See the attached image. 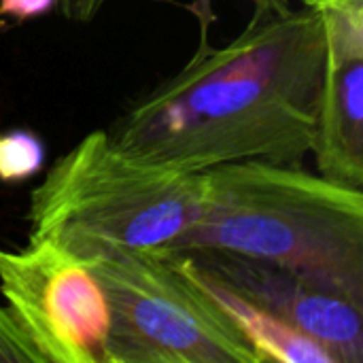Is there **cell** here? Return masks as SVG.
Listing matches in <instances>:
<instances>
[{
  "instance_id": "obj_13",
  "label": "cell",
  "mask_w": 363,
  "mask_h": 363,
  "mask_svg": "<svg viewBox=\"0 0 363 363\" xmlns=\"http://www.w3.org/2000/svg\"><path fill=\"white\" fill-rule=\"evenodd\" d=\"M304 6L317 13L334 11L353 17H363V0H304Z\"/></svg>"
},
{
  "instance_id": "obj_11",
  "label": "cell",
  "mask_w": 363,
  "mask_h": 363,
  "mask_svg": "<svg viewBox=\"0 0 363 363\" xmlns=\"http://www.w3.org/2000/svg\"><path fill=\"white\" fill-rule=\"evenodd\" d=\"M108 0H60V9L64 17L72 21H91L98 11L106 4ZM253 9H272V11H289V0H249Z\"/></svg>"
},
{
  "instance_id": "obj_9",
  "label": "cell",
  "mask_w": 363,
  "mask_h": 363,
  "mask_svg": "<svg viewBox=\"0 0 363 363\" xmlns=\"http://www.w3.org/2000/svg\"><path fill=\"white\" fill-rule=\"evenodd\" d=\"M43 164L45 145L34 132L26 128L0 132V183H23L36 177Z\"/></svg>"
},
{
  "instance_id": "obj_2",
  "label": "cell",
  "mask_w": 363,
  "mask_h": 363,
  "mask_svg": "<svg viewBox=\"0 0 363 363\" xmlns=\"http://www.w3.org/2000/svg\"><path fill=\"white\" fill-rule=\"evenodd\" d=\"M215 249L298 272L363 306V189L300 164L202 172L200 217L170 249Z\"/></svg>"
},
{
  "instance_id": "obj_3",
  "label": "cell",
  "mask_w": 363,
  "mask_h": 363,
  "mask_svg": "<svg viewBox=\"0 0 363 363\" xmlns=\"http://www.w3.org/2000/svg\"><path fill=\"white\" fill-rule=\"evenodd\" d=\"M202 172L132 153L94 130L30 196V240L89 262L108 251H170L200 217Z\"/></svg>"
},
{
  "instance_id": "obj_8",
  "label": "cell",
  "mask_w": 363,
  "mask_h": 363,
  "mask_svg": "<svg viewBox=\"0 0 363 363\" xmlns=\"http://www.w3.org/2000/svg\"><path fill=\"white\" fill-rule=\"evenodd\" d=\"M177 255V253H174ZM189 274L217 300V304L228 313L234 325L249 340L259 363H336L334 357L315 340L283 323L274 315L245 300L230 287L217 283L208 274L194 268L185 257L177 255Z\"/></svg>"
},
{
  "instance_id": "obj_10",
  "label": "cell",
  "mask_w": 363,
  "mask_h": 363,
  "mask_svg": "<svg viewBox=\"0 0 363 363\" xmlns=\"http://www.w3.org/2000/svg\"><path fill=\"white\" fill-rule=\"evenodd\" d=\"M0 363H43L9 308L0 306Z\"/></svg>"
},
{
  "instance_id": "obj_7",
  "label": "cell",
  "mask_w": 363,
  "mask_h": 363,
  "mask_svg": "<svg viewBox=\"0 0 363 363\" xmlns=\"http://www.w3.org/2000/svg\"><path fill=\"white\" fill-rule=\"evenodd\" d=\"M325 30V62L317 134L319 174L363 189V17L319 13Z\"/></svg>"
},
{
  "instance_id": "obj_4",
  "label": "cell",
  "mask_w": 363,
  "mask_h": 363,
  "mask_svg": "<svg viewBox=\"0 0 363 363\" xmlns=\"http://www.w3.org/2000/svg\"><path fill=\"white\" fill-rule=\"evenodd\" d=\"M87 264L111 315L102 363H259L174 253L108 251Z\"/></svg>"
},
{
  "instance_id": "obj_6",
  "label": "cell",
  "mask_w": 363,
  "mask_h": 363,
  "mask_svg": "<svg viewBox=\"0 0 363 363\" xmlns=\"http://www.w3.org/2000/svg\"><path fill=\"white\" fill-rule=\"evenodd\" d=\"M321 345L336 363L363 362V306L281 266L215 249L170 251Z\"/></svg>"
},
{
  "instance_id": "obj_1",
  "label": "cell",
  "mask_w": 363,
  "mask_h": 363,
  "mask_svg": "<svg viewBox=\"0 0 363 363\" xmlns=\"http://www.w3.org/2000/svg\"><path fill=\"white\" fill-rule=\"evenodd\" d=\"M200 43L189 62L134 98L106 130L132 153L204 172L230 162L300 164L317 134L325 30L313 9H255L228 45Z\"/></svg>"
},
{
  "instance_id": "obj_5",
  "label": "cell",
  "mask_w": 363,
  "mask_h": 363,
  "mask_svg": "<svg viewBox=\"0 0 363 363\" xmlns=\"http://www.w3.org/2000/svg\"><path fill=\"white\" fill-rule=\"evenodd\" d=\"M0 294L43 363H102L111 315L87 262L49 240L0 249Z\"/></svg>"
},
{
  "instance_id": "obj_12",
  "label": "cell",
  "mask_w": 363,
  "mask_h": 363,
  "mask_svg": "<svg viewBox=\"0 0 363 363\" xmlns=\"http://www.w3.org/2000/svg\"><path fill=\"white\" fill-rule=\"evenodd\" d=\"M60 0H0V23L15 21L23 23L28 19L49 13Z\"/></svg>"
}]
</instances>
